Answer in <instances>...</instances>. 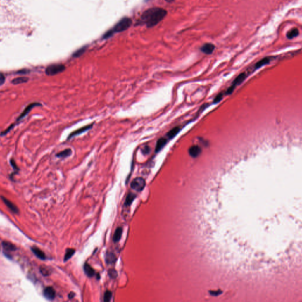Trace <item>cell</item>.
<instances>
[{
	"mask_svg": "<svg viewBox=\"0 0 302 302\" xmlns=\"http://www.w3.org/2000/svg\"><path fill=\"white\" fill-rule=\"evenodd\" d=\"M167 11L165 9L154 7L148 9L142 14L141 23L148 28H152L159 24L166 16Z\"/></svg>",
	"mask_w": 302,
	"mask_h": 302,
	"instance_id": "cell-1",
	"label": "cell"
},
{
	"mask_svg": "<svg viewBox=\"0 0 302 302\" xmlns=\"http://www.w3.org/2000/svg\"><path fill=\"white\" fill-rule=\"evenodd\" d=\"M132 23V21L130 18L125 17L121 19L111 30L113 33L124 31L130 27Z\"/></svg>",
	"mask_w": 302,
	"mask_h": 302,
	"instance_id": "cell-2",
	"label": "cell"
},
{
	"mask_svg": "<svg viewBox=\"0 0 302 302\" xmlns=\"http://www.w3.org/2000/svg\"><path fill=\"white\" fill-rule=\"evenodd\" d=\"M65 67L62 64H54L49 65L46 69V74L48 76H55L63 72Z\"/></svg>",
	"mask_w": 302,
	"mask_h": 302,
	"instance_id": "cell-3",
	"label": "cell"
},
{
	"mask_svg": "<svg viewBox=\"0 0 302 302\" xmlns=\"http://www.w3.org/2000/svg\"><path fill=\"white\" fill-rule=\"evenodd\" d=\"M247 76V73L246 72H243V73H241L240 75H239L236 79H235L232 85L226 90V92H225V94H231L232 93V92L234 91V90L235 89V88L236 87V86L241 84L244 82V80L246 79Z\"/></svg>",
	"mask_w": 302,
	"mask_h": 302,
	"instance_id": "cell-4",
	"label": "cell"
},
{
	"mask_svg": "<svg viewBox=\"0 0 302 302\" xmlns=\"http://www.w3.org/2000/svg\"><path fill=\"white\" fill-rule=\"evenodd\" d=\"M145 181L144 178L141 177H138L134 179L131 184L130 187L138 192H140L144 189L145 187Z\"/></svg>",
	"mask_w": 302,
	"mask_h": 302,
	"instance_id": "cell-5",
	"label": "cell"
},
{
	"mask_svg": "<svg viewBox=\"0 0 302 302\" xmlns=\"http://www.w3.org/2000/svg\"><path fill=\"white\" fill-rule=\"evenodd\" d=\"M42 106V105L39 103H37V102H35V103H32L30 105H28L25 108V109L23 111V112L21 113V114L18 117V118L17 119L16 121L17 122L21 121L23 119H24L29 113L31 111L32 109H33L34 108L36 107V106Z\"/></svg>",
	"mask_w": 302,
	"mask_h": 302,
	"instance_id": "cell-6",
	"label": "cell"
},
{
	"mask_svg": "<svg viewBox=\"0 0 302 302\" xmlns=\"http://www.w3.org/2000/svg\"><path fill=\"white\" fill-rule=\"evenodd\" d=\"M93 124H94V123H92V124L88 125H87V126H83V127H81V128H79V129H77V130H75V131H73V132H72V133L70 134L69 136L68 137V140H69V139H72V138H74V137H77V136H78V135H80V134H82V133H84V132H86V131H87V130H90V129H92V128L93 127Z\"/></svg>",
	"mask_w": 302,
	"mask_h": 302,
	"instance_id": "cell-7",
	"label": "cell"
},
{
	"mask_svg": "<svg viewBox=\"0 0 302 302\" xmlns=\"http://www.w3.org/2000/svg\"><path fill=\"white\" fill-rule=\"evenodd\" d=\"M44 296L48 300H52L56 297V291L53 287L48 286L46 287L43 291Z\"/></svg>",
	"mask_w": 302,
	"mask_h": 302,
	"instance_id": "cell-8",
	"label": "cell"
},
{
	"mask_svg": "<svg viewBox=\"0 0 302 302\" xmlns=\"http://www.w3.org/2000/svg\"><path fill=\"white\" fill-rule=\"evenodd\" d=\"M1 198H2V200L3 201L4 204L11 211H12L14 214H18L19 210L18 209V208L17 207V206L15 204H14L12 202H11L10 201L7 199L6 198H4L3 196H1Z\"/></svg>",
	"mask_w": 302,
	"mask_h": 302,
	"instance_id": "cell-9",
	"label": "cell"
},
{
	"mask_svg": "<svg viewBox=\"0 0 302 302\" xmlns=\"http://www.w3.org/2000/svg\"><path fill=\"white\" fill-rule=\"evenodd\" d=\"M201 152H202V149L198 145H193L190 147L188 150L189 155L194 158L198 157L201 154Z\"/></svg>",
	"mask_w": 302,
	"mask_h": 302,
	"instance_id": "cell-10",
	"label": "cell"
},
{
	"mask_svg": "<svg viewBox=\"0 0 302 302\" xmlns=\"http://www.w3.org/2000/svg\"><path fill=\"white\" fill-rule=\"evenodd\" d=\"M215 50V46L211 43L204 44L201 48V51L206 54H211Z\"/></svg>",
	"mask_w": 302,
	"mask_h": 302,
	"instance_id": "cell-11",
	"label": "cell"
},
{
	"mask_svg": "<svg viewBox=\"0 0 302 302\" xmlns=\"http://www.w3.org/2000/svg\"><path fill=\"white\" fill-rule=\"evenodd\" d=\"M31 250L32 252L36 256V257H38L39 258H40V260H44L46 259V256L44 253L43 251H42L39 248H38L36 246H33V247H31Z\"/></svg>",
	"mask_w": 302,
	"mask_h": 302,
	"instance_id": "cell-12",
	"label": "cell"
},
{
	"mask_svg": "<svg viewBox=\"0 0 302 302\" xmlns=\"http://www.w3.org/2000/svg\"><path fill=\"white\" fill-rule=\"evenodd\" d=\"M83 270L84 273L89 277H93L95 275V271L92 266L87 263H85L83 266Z\"/></svg>",
	"mask_w": 302,
	"mask_h": 302,
	"instance_id": "cell-13",
	"label": "cell"
},
{
	"mask_svg": "<svg viewBox=\"0 0 302 302\" xmlns=\"http://www.w3.org/2000/svg\"><path fill=\"white\" fill-rule=\"evenodd\" d=\"M105 261L107 264H111L115 263L116 261L117 257L113 253L108 252L105 255Z\"/></svg>",
	"mask_w": 302,
	"mask_h": 302,
	"instance_id": "cell-14",
	"label": "cell"
},
{
	"mask_svg": "<svg viewBox=\"0 0 302 302\" xmlns=\"http://www.w3.org/2000/svg\"><path fill=\"white\" fill-rule=\"evenodd\" d=\"M72 153V149L68 148V149H65L62 151H60L59 152H58L57 154H56V156L58 158H67L69 157Z\"/></svg>",
	"mask_w": 302,
	"mask_h": 302,
	"instance_id": "cell-15",
	"label": "cell"
},
{
	"mask_svg": "<svg viewBox=\"0 0 302 302\" xmlns=\"http://www.w3.org/2000/svg\"><path fill=\"white\" fill-rule=\"evenodd\" d=\"M180 130H181V127L179 126H176V127H174L173 129H172L171 130H170L167 133L166 136H167L168 138V139H171L174 138L180 132Z\"/></svg>",
	"mask_w": 302,
	"mask_h": 302,
	"instance_id": "cell-16",
	"label": "cell"
},
{
	"mask_svg": "<svg viewBox=\"0 0 302 302\" xmlns=\"http://www.w3.org/2000/svg\"><path fill=\"white\" fill-rule=\"evenodd\" d=\"M168 142L167 139L165 138H160L156 142V147H155V152H158L162 150V149L166 145Z\"/></svg>",
	"mask_w": 302,
	"mask_h": 302,
	"instance_id": "cell-17",
	"label": "cell"
},
{
	"mask_svg": "<svg viewBox=\"0 0 302 302\" xmlns=\"http://www.w3.org/2000/svg\"><path fill=\"white\" fill-rule=\"evenodd\" d=\"M123 232V229L122 227H118L116 228V229L115 231L113 237V241L114 243H118L119 241L122 237V235Z\"/></svg>",
	"mask_w": 302,
	"mask_h": 302,
	"instance_id": "cell-18",
	"label": "cell"
},
{
	"mask_svg": "<svg viewBox=\"0 0 302 302\" xmlns=\"http://www.w3.org/2000/svg\"><path fill=\"white\" fill-rule=\"evenodd\" d=\"M2 247L3 248L4 250L8 251H15L17 250V247L13 244H11L10 242L8 241H3L2 243Z\"/></svg>",
	"mask_w": 302,
	"mask_h": 302,
	"instance_id": "cell-19",
	"label": "cell"
},
{
	"mask_svg": "<svg viewBox=\"0 0 302 302\" xmlns=\"http://www.w3.org/2000/svg\"><path fill=\"white\" fill-rule=\"evenodd\" d=\"M272 57H265V58L260 60L259 61H258L256 64L254 68L255 69H258V68H261V67H262L263 65H264L268 64V63H270V61L272 60Z\"/></svg>",
	"mask_w": 302,
	"mask_h": 302,
	"instance_id": "cell-20",
	"label": "cell"
},
{
	"mask_svg": "<svg viewBox=\"0 0 302 302\" xmlns=\"http://www.w3.org/2000/svg\"><path fill=\"white\" fill-rule=\"evenodd\" d=\"M28 81V78L26 77H19L15 78L11 80V83L14 85H18L27 83Z\"/></svg>",
	"mask_w": 302,
	"mask_h": 302,
	"instance_id": "cell-21",
	"label": "cell"
},
{
	"mask_svg": "<svg viewBox=\"0 0 302 302\" xmlns=\"http://www.w3.org/2000/svg\"><path fill=\"white\" fill-rule=\"evenodd\" d=\"M76 250L73 248H68L65 250V253L64 257V261H68L75 253Z\"/></svg>",
	"mask_w": 302,
	"mask_h": 302,
	"instance_id": "cell-22",
	"label": "cell"
},
{
	"mask_svg": "<svg viewBox=\"0 0 302 302\" xmlns=\"http://www.w3.org/2000/svg\"><path fill=\"white\" fill-rule=\"evenodd\" d=\"M135 197H136V195L135 194H133V193H129L126 197L125 205L126 206H130L131 205V204L132 203L133 200L135 199Z\"/></svg>",
	"mask_w": 302,
	"mask_h": 302,
	"instance_id": "cell-23",
	"label": "cell"
},
{
	"mask_svg": "<svg viewBox=\"0 0 302 302\" xmlns=\"http://www.w3.org/2000/svg\"><path fill=\"white\" fill-rule=\"evenodd\" d=\"M298 30L297 28H293L290 30L287 34V37L289 39H293L298 35Z\"/></svg>",
	"mask_w": 302,
	"mask_h": 302,
	"instance_id": "cell-24",
	"label": "cell"
},
{
	"mask_svg": "<svg viewBox=\"0 0 302 302\" xmlns=\"http://www.w3.org/2000/svg\"><path fill=\"white\" fill-rule=\"evenodd\" d=\"M40 272L42 273L43 275L47 276L50 275L51 270L49 269V268L46 266H42L40 267Z\"/></svg>",
	"mask_w": 302,
	"mask_h": 302,
	"instance_id": "cell-25",
	"label": "cell"
},
{
	"mask_svg": "<svg viewBox=\"0 0 302 302\" xmlns=\"http://www.w3.org/2000/svg\"><path fill=\"white\" fill-rule=\"evenodd\" d=\"M112 293L111 291H110V290L106 291L104 294V297H103L104 301L105 302L110 301L112 298Z\"/></svg>",
	"mask_w": 302,
	"mask_h": 302,
	"instance_id": "cell-26",
	"label": "cell"
},
{
	"mask_svg": "<svg viewBox=\"0 0 302 302\" xmlns=\"http://www.w3.org/2000/svg\"><path fill=\"white\" fill-rule=\"evenodd\" d=\"M87 49V47H83L80 49H79L77 51H76L75 53H74V54H73V57H79V56H82L86 51Z\"/></svg>",
	"mask_w": 302,
	"mask_h": 302,
	"instance_id": "cell-27",
	"label": "cell"
},
{
	"mask_svg": "<svg viewBox=\"0 0 302 302\" xmlns=\"http://www.w3.org/2000/svg\"><path fill=\"white\" fill-rule=\"evenodd\" d=\"M108 275L112 279H115L118 276V273L115 269H111L108 271Z\"/></svg>",
	"mask_w": 302,
	"mask_h": 302,
	"instance_id": "cell-28",
	"label": "cell"
},
{
	"mask_svg": "<svg viewBox=\"0 0 302 302\" xmlns=\"http://www.w3.org/2000/svg\"><path fill=\"white\" fill-rule=\"evenodd\" d=\"M223 94H224L223 93H219V94H218L215 97V99H214V103H218V102H220L221 100V99H222V97H223Z\"/></svg>",
	"mask_w": 302,
	"mask_h": 302,
	"instance_id": "cell-29",
	"label": "cell"
},
{
	"mask_svg": "<svg viewBox=\"0 0 302 302\" xmlns=\"http://www.w3.org/2000/svg\"><path fill=\"white\" fill-rule=\"evenodd\" d=\"M150 151H151V148H150V147H149V146H147V145H146V146H145L144 147V148L142 149V152L143 154H144V155H147V154H148V153L150 152Z\"/></svg>",
	"mask_w": 302,
	"mask_h": 302,
	"instance_id": "cell-30",
	"label": "cell"
},
{
	"mask_svg": "<svg viewBox=\"0 0 302 302\" xmlns=\"http://www.w3.org/2000/svg\"><path fill=\"white\" fill-rule=\"evenodd\" d=\"M10 163H11V165L12 166V167L14 168V170H17V171H18V168L17 167V165H16V163L15 162L14 160H13V159H11L10 160Z\"/></svg>",
	"mask_w": 302,
	"mask_h": 302,
	"instance_id": "cell-31",
	"label": "cell"
},
{
	"mask_svg": "<svg viewBox=\"0 0 302 302\" xmlns=\"http://www.w3.org/2000/svg\"><path fill=\"white\" fill-rule=\"evenodd\" d=\"M5 80H6V77L4 76L3 73H1V76H0V84H1V86L4 83Z\"/></svg>",
	"mask_w": 302,
	"mask_h": 302,
	"instance_id": "cell-32",
	"label": "cell"
},
{
	"mask_svg": "<svg viewBox=\"0 0 302 302\" xmlns=\"http://www.w3.org/2000/svg\"><path fill=\"white\" fill-rule=\"evenodd\" d=\"M76 294L74 293V292H70L69 294H68V297L69 299H72L74 298V297L75 296Z\"/></svg>",
	"mask_w": 302,
	"mask_h": 302,
	"instance_id": "cell-33",
	"label": "cell"
},
{
	"mask_svg": "<svg viewBox=\"0 0 302 302\" xmlns=\"http://www.w3.org/2000/svg\"><path fill=\"white\" fill-rule=\"evenodd\" d=\"M165 1H166V2H168V3H172V2L174 1L175 0H165Z\"/></svg>",
	"mask_w": 302,
	"mask_h": 302,
	"instance_id": "cell-34",
	"label": "cell"
}]
</instances>
